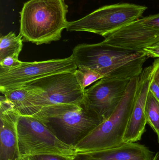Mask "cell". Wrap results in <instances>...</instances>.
<instances>
[{
  "label": "cell",
  "instance_id": "cell-17",
  "mask_svg": "<svg viewBox=\"0 0 159 160\" xmlns=\"http://www.w3.org/2000/svg\"><path fill=\"white\" fill-rule=\"evenodd\" d=\"M74 74L77 82L84 90L91 84L104 78L101 74L87 68H77Z\"/></svg>",
  "mask_w": 159,
  "mask_h": 160
},
{
  "label": "cell",
  "instance_id": "cell-24",
  "mask_svg": "<svg viewBox=\"0 0 159 160\" xmlns=\"http://www.w3.org/2000/svg\"></svg>",
  "mask_w": 159,
  "mask_h": 160
},
{
  "label": "cell",
  "instance_id": "cell-8",
  "mask_svg": "<svg viewBox=\"0 0 159 160\" xmlns=\"http://www.w3.org/2000/svg\"><path fill=\"white\" fill-rule=\"evenodd\" d=\"M77 68L72 55L63 59L23 62L20 67L0 73V91L2 93L21 88L29 82L54 74L74 73Z\"/></svg>",
  "mask_w": 159,
  "mask_h": 160
},
{
  "label": "cell",
  "instance_id": "cell-22",
  "mask_svg": "<svg viewBox=\"0 0 159 160\" xmlns=\"http://www.w3.org/2000/svg\"><path fill=\"white\" fill-rule=\"evenodd\" d=\"M152 79L159 86V59L155 61L152 65Z\"/></svg>",
  "mask_w": 159,
  "mask_h": 160
},
{
  "label": "cell",
  "instance_id": "cell-15",
  "mask_svg": "<svg viewBox=\"0 0 159 160\" xmlns=\"http://www.w3.org/2000/svg\"><path fill=\"white\" fill-rule=\"evenodd\" d=\"M23 39L20 34L18 36L13 32L0 38V61L8 56L19 58L23 47Z\"/></svg>",
  "mask_w": 159,
  "mask_h": 160
},
{
  "label": "cell",
  "instance_id": "cell-14",
  "mask_svg": "<svg viewBox=\"0 0 159 160\" xmlns=\"http://www.w3.org/2000/svg\"><path fill=\"white\" fill-rule=\"evenodd\" d=\"M2 94L13 103L15 109L21 116H32L47 106L42 97L24 88L8 90Z\"/></svg>",
  "mask_w": 159,
  "mask_h": 160
},
{
  "label": "cell",
  "instance_id": "cell-5",
  "mask_svg": "<svg viewBox=\"0 0 159 160\" xmlns=\"http://www.w3.org/2000/svg\"><path fill=\"white\" fill-rule=\"evenodd\" d=\"M145 6L122 3L102 7L86 17L69 22L68 32H87L105 37L139 19L147 9Z\"/></svg>",
  "mask_w": 159,
  "mask_h": 160
},
{
  "label": "cell",
  "instance_id": "cell-10",
  "mask_svg": "<svg viewBox=\"0 0 159 160\" xmlns=\"http://www.w3.org/2000/svg\"><path fill=\"white\" fill-rule=\"evenodd\" d=\"M103 43L130 50L141 51L159 42V32L142 22H133L105 37Z\"/></svg>",
  "mask_w": 159,
  "mask_h": 160
},
{
  "label": "cell",
  "instance_id": "cell-16",
  "mask_svg": "<svg viewBox=\"0 0 159 160\" xmlns=\"http://www.w3.org/2000/svg\"><path fill=\"white\" fill-rule=\"evenodd\" d=\"M147 123L157 133L159 143V101L149 91L145 110Z\"/></svg>",
  "mask_w": 159,
  "mask_h": 160
},
{
  "label": "cell",
  "instance_id": "cell-12",
  "mask_svg": "<svg viewBox=\"0 0 159 160\" xmlns=\"http://www.w3.org/2000/svg\"><path fill=\"white\" fill-rule=\"evenodd\" d=\"M152 66L145 68L139 76L134 104L124 136V143L140 141L147 124L145 110L152 76Z\"/></svg>",
  "mask_w": 159,
  "mask_h": 160
},
{
  "label": "cell",
  "instance_id": "cell-4",
  "mask_svg": "<svg viewBox=\"0 0 159 160\" xmlns=\"http://www.w3.org/2000/svg\"><path fill=\"white\" fill-rule=\"evenodd\" d=\"M139 76L131 79L113 113L75 146L77 154L108 149L123 143V138L135 100Z\"/></svg>",
  "mask_w": 159,
  "mask_h": 160
},
{
  "label": "cell",
  "instance_id": "cell-11",
  "mask_svg": "<svg viewBox=\"0 0 159 160\" xmlns=\"http://www.w3.org/2000/svg\"><path fill=\"white\" fill-rule=\"evenodd\" d=\"M21 115L13 103L1 96L0 101V160H21L17 122Z\"/></svg>",
  "mask_w": 159,
  "mask_h": 160
},
{
  "label": "cell",
  "instance_id": "cell-2",
  "mask_svg": "<svg viewBox=\"0 0 159 160\" xmlns=\"http://www.w3.org/2000/svg\"><path fill=\"white\" fill-rule=\"evenodd\" d=\"M68 6L64 0H30L20 12V34L24 42L50 44L66 29Z\"/></svg>",
  "mask_w": 159,
  "mask_h": 160
},
{
  "label": "cell",
  "instance_id": "cell-23",
  "mask_svg": "<svg viewBox=\"0 0 159 160\" xmlns=\"http://www.w3.org/2000/svg\"><path fill=\"white\" fill-rule=\"evenodd\" d=\"M149 91L152 93L155 98L159 101V86L152 79V78L149 86Z\"/></svg>",
  "mask_w": 159,
  "mask_h": 160
},
{
  "label": "cell",
  "instance_id": "cell-19",
  "mask_svg": "<svg viewBox=\"0 0 159 160\" xmlns=\"http://www.w3.org/2000/svg\"><path fill=\"white\" fill-rule=\"evenodd\" d=\"M74 158L58 155H42L23 157L21 160H75Z\"/></svg>",
  "mask_w": 159,
  "mask_h": 160
},
{
  "label": "cell",
  "instance_id": "cell-3",
  "mask_svg": "<svg viewBox=\"0 0 159 160\" xmlns=\"http://www.w3.org/2000/svg\"><path fill=\"white\" fill-rule=\"evenodd\" d=\"M32 117L43 122L63 142L74 148L102 122L83 105L70 103L44 106Z\"/></svg>",
  "mask_w": 159,
  "mask_h": 160
},
{
  "label": "cell",
  "instance_id": "cell-13",
  "mask_svg": "<svg viewBox=\"0 0 159 160\" xmlns=\"http://www.w3.org/2000/svg\"><path fill=\"white\" fill-rule=\"evenodd\" d=\"M154 153L136 143H123L115 147L77 154L75 160H153Z\"/></svg>",
  "mask_w": 159,
  "mask_h": 160
},
{
  "label": "cell",
  "instance_id": "cell-21",
  "mask_svg": "<svg viewBox=\"0 0 159 160\" xmlns=\"http://www.w3.org/2000/svg\"><path fill=\"white\" fill-rule=\"evenodd\" d=\"M143 51L148 57L159 58V42L153 46L145 48Z\"/></svg>",
  "mask_w": 159,
  "mask_h": 160
},
{
  "label": "cell",
  "instance_id": "cell-9",
  "mask_svg": "<svg viewBox=\"0 0 159 160\" xmlns=\"http://www.w3.org/2000/svg\"><path fill=\"white\" fill-rule=\"evenodd\" d=\"M130 80L103 78L97 81L84 90L83 106L98 115L103 122L119 104Z\"/></svg>",
  "mask_w": 159,
  "mask_h": 160
},
{
  "label": "cell",
  "instance_id": "cell-20",
  "mask_svg": "<svg viewBox=\"0 0 159 160\" xmlns=\"http://www.w3.org/2000/svg\"><path fill=\"white\" fill-rule=\"evenodd\" d=\"M142 22L159 32V13L141 19Z\"/></svg>",
  "mask_w": 159,
  "mask_h": 160
},
{
  "label": "cell",
  "instance_id": "cell-18",
  "mask_svg": "<svg viewBox=\"0 0 159 160\" xmlns=\"http://www.w3.org/2000/svg\"><path fill=\"white\" fill-rule=\"evenodd\" d=\"M23 62L19 60V58L8 56L0 61V73L7 72L20 67L22 65Z\"/></svg>",
  "mask_w": 159,
  "mask_h": 160
},
{
  "label": "cell",
  "instance_id": "cell-7",
  "mask_svg": "<svg viewBox=\"0 0 159 160\" xmlns=\"http://www.w3.org/2000/svg\"><path fill=\"white\" fill-rule=\"evenodd\" d=\"M21 88L42 97L47 106L70 103L83 105L84 90L74 73L64 72L47 76L29 82Z\"/></svg>",
  "mask_w": 159,
  "mask_h": 160
},
{
  "label": "cell",
  "instance_id": "cell-1",
  "mask_svg": "<svg viewBox=\"0 0 159 160\" xmlns=\"http://www.w3.org/2000/svg\"><path fill=\"white\" fill-rule=\"evenodd\" d=\"M72 55L77 68H90L104 78L124 80L140 76L148 58L143 51L126 49L102 42L79 44Z\"/></svg>",
  "mask_w": 159,
  "mask_h": 160
},
{
  "label": "cell",
  "instance_id": "cell-6",
  "mask_svg": "<svg viewBox=\"0 0 159 160\" xmlns=\"http://www.w3.org/2000/svg\"><path fill=\"white\" fill-rule=\"evenodd\" d=\"M17 134L21 158L42 155L75 158L77 154L74 147L63 142L43 122L33 117L20 116Z\"/></svg>",
  "mask_w": 159,
  "mask_h": 160
}]
</instances>
